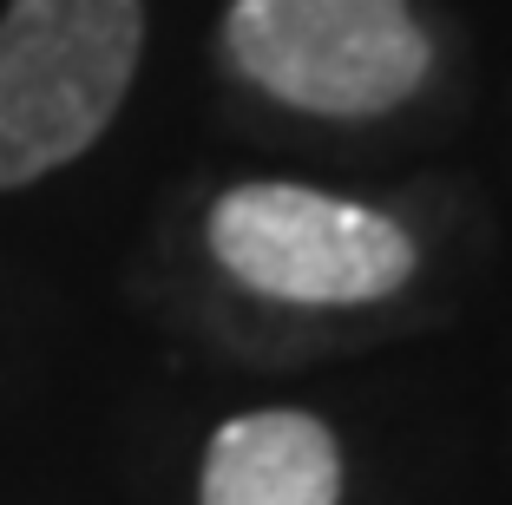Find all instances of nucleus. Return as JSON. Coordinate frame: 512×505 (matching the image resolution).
<instances>
[{
  "label": "nucleus",
  "instance_id": "nucleus-2",
  "mask_svg": "<svg viewBox=\"0 0 512 505\" xmlns=\"http://www.w3.org/2000/svg\"><path fill=\"white\" fill-rule=\"evenodd\" d=\"M224 53L250 86L322 119H375L427 79L407 0H237Z\"/></svg>",
  "mask_w": 512,
  "mask_h": 505
},
{
  "label": "nucleus",
  "instance_id": "nucleus-4",
  "mask_svg": "<svg viewBox=\"0 0 512 505\" xmlns=\"http://www.w3.org/2000/svg\"><path fill=\"white\" fill-rule=\"evenodd\" d=\"M342 499V453L329 427L309 414H237L217 427L204 453L197 505H335Z\"/></svg>",
  "mask_w": 512,
  "mask_h": 505
},
{
  "label": "nucleus",
  "instance_id": "nucleus-3",
  "mask_svg": "<svg viewBox=\"0 0 512 505\" xmlns=\"http://www.w3.org/2000/svg\"><path fill=\"white\" fill-rule=\"evenodd\" d=\"M211 256L256 296L316 309L381 302L414 276V243L401 223L302 184L224 191L211 204Z\"/></svg>",
  "mask_w": 512,
  "mask_h": 505
},
{
  "label": "nucleus",
  "instance_id": "nucleus-1",
  "mask_svg": "<svg viewBox=\"0 0 512 505\" xmlns=\"http://www.w3.org/2000/svg\"><path fill=\"white\" fill-rule=\"evenodd\" d=\"M145 40L138 0H14L0 20V191L60 171L112 125Z\"/></svg>",
  "mask_w": 512,
  "mask_h": 505
}]
</instances>
